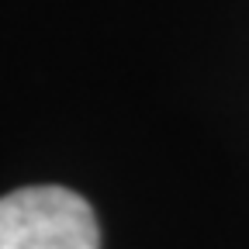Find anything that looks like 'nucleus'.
<instances>
[{
  "label": "nucleus",
  "mask_w": 249,
  "mask_h": 249,
  "mask_svg": "<svg viewBox=\"0 0 249 249\" xmlns=\"http://www.w3.org/2000/svg\"><path fill=\"white\" fill-rule=\"evenodd\" d=\"M0 249H101V229L76 191L21 187L0 197Z\"/></svg>",
  "instance_id": "nucleus-1"
}]
</instances>
